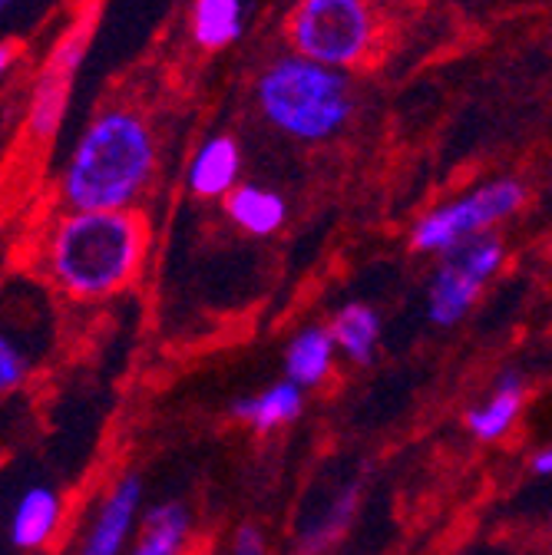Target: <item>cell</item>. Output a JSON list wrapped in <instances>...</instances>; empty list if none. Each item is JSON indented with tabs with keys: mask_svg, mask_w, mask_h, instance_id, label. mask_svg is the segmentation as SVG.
I'll list each match as a JSON object with an SVG mask.
<instances>
[{
	"mask_svg": "<svg viewBox=\"0 0 552 555\" xmlns=\"http://www.w3.org/2000/svg\"><path fill=\"white\" fill-rule=\"evenodd\" d=\"M226 212L239 229H245L248 235H258V238L274 235L288 219L285 198L271 189H261V185H239L232 195H226Z\"/></svg>",
	"mask_w": 552,
	"mask_h": 555,
	"instance_id": "cell-14",
	"label": "cell"
},
{
	"mask_svg": "<svg viewBox=\"0 0 552 555\" xmlns=\"http://www.w3.org/2000/svg\"><path fill=\"white\" fill-rule=\"evenodd\" d=\"M192 37L205 50H222L242 37V0H195Z\"/></svg>",
	"mask_w": 552,
	"mask_h": 555,
	"instance_id": "cell-18",
	"label": "cell"
},
{
	"mask_svg": "<svg viewBox=\"0 0 552 555\" xmlns=\"http://www.w3.org/2000/svg\"><path fill=\"white\" fill-rule=\"evenodd\" d=\"M526 400V380L519 371H503L493 384L487 403H479L466 413V427L476 440H500L510 434Z\"/></svg>",
	"mask_w": 552,
	"mask_h": 555,
	"instance_id": "cell-10",
	"label": "cell"
},
{
	"mask_svg": "<svg viewBox=\"0 0 552 555\" xmlns=\"http://www.w3.org/2000/svg\"><path fill=\"white\" fill-rule=\"evenodd\" d=\"M258 106L274 129L321 143L351 122L355 96L341 69L292 53L279 56L258 77Z\"/></svg>",
	"mask_w": 552,
	"mask_h": 555,
	"instance_id": "cell-3",
	"label": "cell"
},
{
	"mask_svg": "<svg viewBox=\"0 0 552 555\" xmlns=\"http://www.w3.org/2000/svg\"><path fill=\"white\" fill-rule=\"evenodd\" d=\"M60 516H63V503L50 486H30L11 513V542L24 552L43 548L53 539Z\"/></svg>",
	"mask_w": 552,
	"mask_h": 555,
	"instance_id": "cell-11",
	"label": "cell"
},
{
	"mask_svg": "<svg viewBox=\"0 0 552 555\" xmlns=\"http://www.w3.org/2000/svg\"><path fill=\"white\" fill-rule=\"evenodd\" d=\"M146 222L136 212H70L47 238V274L77 301L123 292L143 264Z\"/></svg>",
	"mask_w": 552,
	"mask_h": 555,
	"instance_id": "cell-2",
	"label": "cell"
},
{
	"mask_svg": "<svg viewBox=\"0 0 552 555\" xmlns=\"http://www.w3.org/2000/svg\"><path fill=\"white\" fill-rule=\"evenodd\" d=\"M532 473H536V476H552V447H545V450H539V453H536V460H532Z\"/></svg>",
	"mask_w": 552,
	"mask_h": 555,
	"instance_id": "cell-21",
	"label": "cell"
},
{
	"mask_svg": "<svg viewBox=\"0 0 552 555\" xmlns=\"http://www.w3.org/2000/svg\"><path fill=\"white\" fill-rule=\"evenodd\" d=\"M156 169V143L132 109H103L80 135L60 179L74 212H129Z\"/></svg>",
	"mask_w": 552,
	"mask_h": 555,
	"instance_id": "cell-1",
	"label": "cell"
},
{
	"mask_svg": "<svg viewBox=\"0 0 552 555\" xmlns=\"http://www.w3.org/2000/svg\"><path fill=\"white\" fill-rule=\"evenodd\" d=\"M232 555H268L261 529H255V526H242V529L235 532Z\"/></svg>",
	"mask_w": 552,
	"mask_h": 555,
	"instance_id": "cell-20",
	"label": "cell"
},
{
	"mask_svg": "<svg viewBox=\"0 0 552 555\" xmlns=\"http://www.w3.org/2000/svg\"><path fill=\"white\" fill-rule=\"evenodd\" d=\"M305 387H298L295 380H279L271 384L268 390L255 393V397H242L232 403V413L239 421H245L248 427H255L258 434H268V430H279L285 424H292L295 416L301 413L305 406Z\"/></svg>",
	"mask_w": 552,
	"mask_h": 555,
	"instance_id": "cell-12",
	"label": "cell"
},
{
	"mask_svg": "<svg viewBox=\"0 0 552 555\" xmlns=\"http://www.w3.org/2000/svg\"><path fill=\"white\" fill-rule=\"evenodd\" d=\"M549 532H552V516H549Z\"/></svg>",
	"mask_w": 552,
	"mask_h": 555,
	"instance_id": "cell-23",
	"label": "cell"
},
{
	"mask_svg": "<svg viewBox=\"0 0 552 555\" xmlns=\"http://www.w3.org/2000/svg\"><path fill=\"white\" fill-rule=\"evenodd\" d=\"M506 248L497 235H479L444 255V264L434 271L427 288V314L440 327H453L466 318L483 285L503 268Z\"/></svg>",
	"mask_w": 552,
	"mask_h": 555,
	"instance_id": "cell-6",
	"label": "cell"
},
{
	"mask_svg": "<svg viewBox=\"0 0 552 555\" xmlns=\"http://www.w3.org/2000/svg\"><path fill=\"white\" fill-rule=\"evenodd\" d=\"M288 37L295 53L344 69L368 56L374 43V14L368 0H301Z\"/></svg>",
	"mask_w": 552,
	"mask_h": 555,
	"instance_id": "cell-4",
	"label": "cell"
},
{
	"mask_svg": "<svg viewBox=\"0 0 552 555\" xmlns=\"http://www.w3.org/2000/svg\"><path fill=\"white\" fill-rule=\"evenodd\" d=\"M90 34H93V14H87L80 24H74L70 30H66L60 37V43L53 47V53L47 56L40 77L34 83V93H30V113H27L30 135L50 139L60 129L66 103H70L74 77H77L84 53H87V43H90Z\"/></svg>",
	"mask_w": 552,
	"mask_h": 555,
	"instance_id": "cell-7",
	"label": "cell"
},
{
	"mask_svg": "<svg viewBox=\"0 0 552 555\" xmlns=\"http://www.w3.org/2000/svg\"><path fill=\"white\" fill-rule=\"evenodd\" d=\"M358 500H361V482L341 486V490L334 493V500L328 503V509L318 519H311V526L301 529L298 552L301 555H321V552H328L344 535V529L351 526V519L358 513Z\"/></svg>",
	"mask_w": 552,
	"mask_h": 555,
	"instance_id": "cell-17",
	"label": "cell"
},
{
	"mask_svg": "<svg viewBox=\"0 0 552 555\" xmlns=\"http://www.w3.org/2000/svg\"><path fill=\"white\" fill-rule=\"evenodd\" d=\"M242 150L232 135H213L195 150L189 163V189L205 198L232 195L239 189Z\"/></svg>",
	"mask_w": 552,
	"mask_h": 555,
	"instance_id": "cell-9",
	"label": "cell"
},
{
	"mask_svg": "<svg viewBox=\"0 0 552 555\" xmlns=\"http://www.w3.org/2000/svg\"><path fill=\"white\" fill-rule=\"evenodd\" d=\"M334 351H337V340L331 327H321V324L301 327L285 351V377L295 380L298 387H318L331 374Z\"/></svg>",
	"mask_w": 552,
	"mask_h": 555,
	"instance_id": "cell-13",
	"label": "cell"
},
{
	"mask_svg": "<svg viewBox=\"0 0 552 555\" xmlns=\"http://www.w3.org/2000/svg\"><path fill=\"white\" fill-rule=\"evenodd\" d=\"M27 371H30V361L21 347L11 337L0 340V390L4 393L17 390L27 380Z\"/></svg>",
	"mask_w": 552,
	"mask_h": 555,
	"instance_id": "cell-19",
	"label": "cell"
},
{
	"mask_svg": "<svg viewBox=\"0 0 552 555\" xmlns=\"http://www.w3.org/2000/svg\"><path fill=\"white\" fill-rule=\"evenodd\" d=\"M0 4H4V8H11V4H14V0H0Z\"/></svg>",
	"mask_w": 552,
	"mask_h": 555,
	"instance_id": "cell-22",
	"label": "cell"
},
{
	"mask_svg": "<svg viewBox=\"0 0 552 555\" xmlns=\"http://www.w3.org/2000/svg\"><path fill=\"white\" fill-rule=\"evenodd\" d=\"M526 189L516 179H497L479 185L453 202H444L413 225L410 245L427 255H447L457 245L490 235V229L503 219H510L523 205Z\"/></svg>",
	"mask_w": 552,
	"mask_h": 555,
	"instance_id": "cell-5",
	"label": "cell"
},
{
	"mask_svg": "<svg viewBox=\"0 0 552 555\" xmlns=\"http://www.w3.org/2000/svg\"><path fill=\"white\" fill-rule=\"evenodd\" d=\"M192 529V516L182 503L169 500L143 516V535L129 555H179Z\"/></svg>",
	"mask_w": 552,
	"mask_h": 555,
	"instance_id": "cell-16",
	"label": "cell"
},
{
	"mask_svg": "<svg viewBox=\"0 0 552 555\" xmlns=\"http://www.w3.org/2000/svg\"><path fill=\"white\" fill-rule=\"evenodd\" d=\"M331 334L344 358H351L355 364H371L381 337V318L368 305H344L331 318Z\"/></svg>",
	"mask_w": 552,
	"mask_h": 555,
	"instance_id": "cell-15",
	"label": "cell"
},
{
	"mask_svg": "<svg viewBox=\"0 0 552 555\" xmlns=\"http://www.w3.org/2000/svg\"><path fill=\"white\" fill-rule=\"evenodd\" d=\"M140 506H143V479L132 473L119 476L90 522L80 555H123V545L136 529V519H140Z\"/></svg>",
	"mask_w": 552,
	"mask_h": 555,
	"instance_id": "cell-8",
	"label": "cell"
}]
</instances>
